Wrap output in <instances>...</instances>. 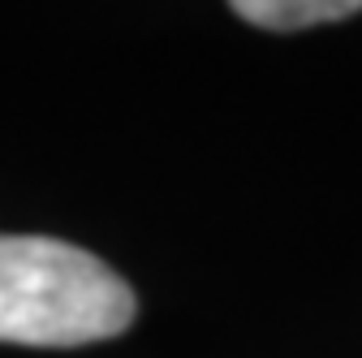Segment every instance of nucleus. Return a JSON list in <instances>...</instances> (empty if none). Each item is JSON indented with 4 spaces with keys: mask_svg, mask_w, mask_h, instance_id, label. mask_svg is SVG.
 <instances>
[{
    "mask_svg": "<svg viewBox=\"0 0 362 358\" xmlns=\"http://www.w3.org/2000/svg\"><path fill=\"white\" fill-rule=\"evenodd\" d=\"M134 289L104 259L61 238L0 233V341L90 345L125 333Z\"/></svg>",
    "mask_w": 362,
    "mask_h": 358,
    "instance_id": "f257e3e1",
    "label": "nucleus"
},
{
    "mask_svg": "<svg viewBox=\"0 0 362 358\" xmlns=\"http://www.w3.org/2000/svg\"><path fill=\"white\" fill-rule=\"evenodd\" d=\"M233 13L263 30H306L362 13V0H238Z\"/></svg>",
    "mask_w": 362,
    "mask_h": 358,
    "instance_id": "f03ea898",
    "label": "nucleus"
}]
</instances>
